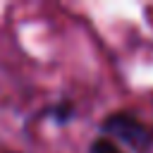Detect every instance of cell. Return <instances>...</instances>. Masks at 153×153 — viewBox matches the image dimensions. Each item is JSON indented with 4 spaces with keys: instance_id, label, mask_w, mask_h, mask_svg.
I'll return each mask as SVG.
<instances>
[{
    "instance_id": "1",
    "label": "cell",
    "mask_w": 153,
    "mask_h": 153,
    "mask_svg": "<svg viewBox=\"0 0 153 153\" xmlns=\"http://www.w3.org/2000/svg\"><path fill=\"white\" fill-rule=\"evenodd\" d=\"M103 131L120 139V141H124L129 148H136L141 153L153 146V129H148L131 112H112L103 122Z\"/></svg>"
},
{
    "instance_id": "2",
    "label": "cell",
    "mask_w": 153,
    "mask_h": 153,
    "mask_svg": "<svg viewBox=\"0 0 153 153\" xmlns=\"http://www.w3.org/2000/svg\"><path fill=\"white\" fill-rule=\"evenodd\" d=\"M91 153H122L112 141H108V139H98V141H93L91 143Z\"/></svg>"
},
{
    "instance_id": "3",
    "label": "cell",
    "mask_w": 153,
    "mask_h": 153,
    "mask_svg": "<svg viewBox=\"0 0 153 153\" xmlns=\"http://www.w3.org/2000/svg\"><path fill=\"white\" fill-rule=\"evenodd\" d=\"M10 153H14V151H10Z\"/></svg>"
}]
</instances>
